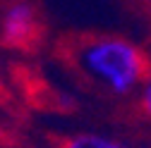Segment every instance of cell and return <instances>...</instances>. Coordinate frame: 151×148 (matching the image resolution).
I'll return each instance as SVG.
<instances>
[{
    "mask_svg": "<svg viewBox=\"0 0 151 148\" xmlns=\"http://www.w3.org/2000/svg\"><path fill=\"white\" fill-rule=\"evenodd\" d=\"M65 58L110 96H129L149 77L146 50L120 33H82L65 43Z\"/></svg>",
    "mask_w": 151,
    "mask_h": 148,
    "instance_id": "cell-1",
    "label": "cell"
},
{
    "mask_svg": "<svg viewBox=\"0 0 151 148\" xmlns=\"http://www.w3.org/2000/svg\"><path fill=\"white\" fill-rule=\"evenodd\" d=\"M43 41V19L34 0H7L0 12V43L12 50H34Z\"/></svg>",
    "mask_w": 151,
    "mask_h": 148,
    "instance_id": "cell-2",
    "label": "cell"
},
{
    "mask_svg": "<svg viewBox=\"0 0 151 148\" xmlns=\"http://www.w3.org/2000/svg\"><path fill=\"white\" fill-rule=\"evenodd\" d=\"M55 148H132L127 141L108 134H96V132H79L65 136L55 143Z\"/></svg>",
    "mask_w": 151,
    "mask_h": 148,
    "instance_id": "cell-3",
    "label": "cell"
},
{
    "mask_svg": "<svg viewBox=\"0 0 151 148\" xmlns=\"http://www.w3.org/2000/svg\"><path fill=\"white\" fill-rule=\"evenodd\" d=\"M3 146H5V132L0 129V148H3Z\"/></svg>",
    "mask_w": 151,
    "mask_h": 148,
    "instance_id": "cell-4",
    "label": "cell"
}]
</instances>
